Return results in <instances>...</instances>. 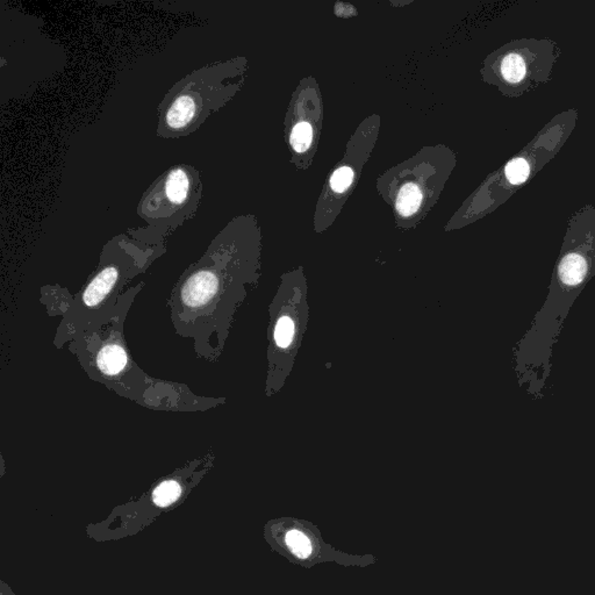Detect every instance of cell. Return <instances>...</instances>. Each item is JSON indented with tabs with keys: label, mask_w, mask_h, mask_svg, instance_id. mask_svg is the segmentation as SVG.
<instances>
[{
	"label": "cell",
	"mask_w": 595,
	"mask_h": 595,
	"mask_svg": "<svg viewBox=\"0 0 595 595\" xmlns=\"http://www.w3.org/2000/svg\"><path fill=\"white\" fill-rule=\"evenodd\" d=\"M595 277V209L586 206L571 218L549 288L548 299L516 352L520 384L542 396L550 376L552 347L571 306Z\"/></svg>",
	"instance_id": "1"
},
{
	"label": "cell",
	"mask_w": 595,
	"mask_h": 595,
	"mask_svg": "<svg viewBox=\"0 0 595 595\" xmlns=\"http://www.w3.org/2000/svg\"><path fill=\"white\" fill-rule=\"evenodd\" d=\"M243 64L238 60L213 62L174 83L157 107V137H189L234 97L241 86Z\"/></svg>",
	"instance_id": "2"
},
{
	"label": "cell",
	"mask_w": 595,
	"mask_h": 595,
	"mask_svg": "<svg viewBox=\"0 0 595 595\" xmlns=\"http://www.w3.org/2000/svg\"><path fill=\"white\" fill-rule=\"evenodd\" d=\"M203 191L198 169L190 164L174 165L143 194L137 214L147 225L172 234L196 216Z\"/></svg>",
	"instance_id": "3"
},
{
	"label": "cell",
	"mask_w": 595,
	"mask_h": 595,
	"mask_svg": "<svg viewBox=\"0 0 595 595\" xmlns=\"http://www.w3.org/2000/svg\"><path fill=\"white\" fill-rule=\"evenodd\" d=\"M554 49V42L529 38L506 46L495 62V71L506 95L517 97L547 82L557 58Z\"/></svg>",
	"instance_id": "4"
},
{
	"label": "cell",
	"mask_w": 595,
	"mask_h": 595,
	"mask_svg": "<svg viewBox=\"0 0 595 595\" xmlns=\"http://www.w3.org/2000/svg\"><path fill=\"white\" fill-rule=\"evenodd\" d=\"M535 168V159L530 156L520 155L510 159L505 167V179L510 186H520L528 181Z\"/></svg>",
	"instance_id": "5"
},
{
	"label": "cell",
	"mask_w": 595,
	"mask_h": 595,
	"mask_svg": "<svg viewBox=\"0 0 595 595\" xmlns=\"http://www.w3.org/2000/svg\"><path fill=\"white\" fill-rule=\"evenodd\" d=\"M422 192L416 185L406 184L396 198V209L404 216H411L421 206Z\"/></svg>",
	"instance_id": "6"
},
{
	"label": "cell",
	"mask_w": 595,
	"mask_h": 595,
	"mask_svg": "<svg viewBox=\"0 0 595 595\" xmlns=\"http://www.w3.org/2000/svg\"><path fill=\"white\" fill-rule=\"evenodd\" d=\"M285 539L288 548L297 557L307 558L312 554V544H310V539L299 530L288 532Z\"/></svg>",
	"instance_id": "7"
},
{
	"label": "cell",
	"mask_w": 595,
	"mask_h": 595,
	"mask_svg": "<svg viewBox=\"0 0 595 595\" xmlns=\"http://www.w3.org/2000/svg\"><path fill=\"white\" fill-rule=\"evenodd\" d=\"M313 139V128L307 122L295 125L292 130L291 144L295 152H304L310 148Z\"/></svg>",
	"instance_id": "8"
},
{
	"label": "cell",
	"mask_w": 595,
	"mask_h": 595,
	"mask_svg": "<svg viewBox=\"0 0 595 595\" xmlns=\"http://www.w3.org/2000/svg\"><path fill=\"white\" fill-rule=\"evenodd\" d=\"M181 488L176 481H165L154 492V502L161 507L169 506L177 500Z\"/></svg>",
	"instance_id": "9"
},
{
	"label": "cell",
	"mask_w": 595,
	"mask_h": 595,
	"mask_svg": "<svg viewBox=\"0 0 595 595\" xmlns=\"http://www.w3.org/2000/svg\"><path fill=\"white\" fill-rule=\"evenodd\" d=\"M295 334V326L293 321L290 317H282L277 323L275 330V343L280 348H286L291 344L292 339Z\"/></svg>",
	"instance_id": "10"
},
{
	"label": "cell",
	"mask_w": 595,
	"mask_h": 595,
	"mask_svg": "<svg viewBox=\"0 0 595 595\" xmlns=\"http://www.w3.org/2000/svg\"><path fill=\"white\" fill-rule=\"evenodd\" d=\"M352 181V170L348 167H343L336 170L332 174V181H330V186L332 191H335L337 194H342L344 191L348 190L350 184Z\"/></svg>",
	"instance_id": "11"
}]
</instances>
